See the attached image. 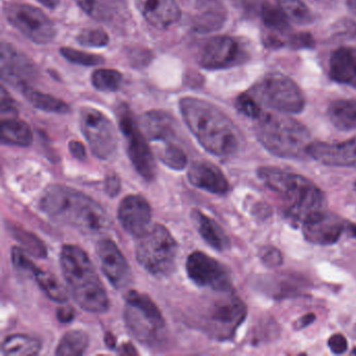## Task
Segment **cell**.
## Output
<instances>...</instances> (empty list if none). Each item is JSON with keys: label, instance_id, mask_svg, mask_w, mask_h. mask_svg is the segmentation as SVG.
<instances>
[{"label": "cell", "instance_id": "49", "mask_svg": "<svg viewBox=\"0 0 356 356\" xmlns=\"http://www.w3.org/2000/svg\"><path fill=\"white\" fill-rule=\"evenodd\" d=\"M105 341L106 343H107L108 347L110 348V349H114V348H115L116 339L115 337H113V334H112V333L108 332L107 334H106Z\"/></svg>", "mask_w": 356, "mask_h": 356}, {"label": "cell", "instance_id": "13", "mask_svg": "<svg viewBox=\"0 0 356 356\" xmlns=\"http://www.w3.org/2000/svg\"><path fill=\"white\" fill-rule=\"evenodd\" d=\"M304 238L316 245H331L339 241L343 233L356 236V225L347 222L339 216L327 212H318L302 224Z\"/></svg>", "mask_w": 356, "mask_h": 356}, {"label": "cell", "instance_id": "24", "mask_svg": "<svg viewBox=\"0 0 356 356\" xmlns=\"http://www.w3.org/2000/svg\"><path fill=\"white\" fill-rule=\"evenodd\" d=\"M89 16L97 22L111 24L124 19L128 13L127 0H76Z\"/></svg>", "mask_w": 356, "mask_h": 356}, {"label": "cell", "instance_id": "43", "mask_svg": "<svg viewBox=\"0 0 356 356\" xmlns=\"http://www.w3.org/2000/svg\"><path fill=\"white\" fill-rule=\"evenodd\" d=\"M120 189H122V183L118 175H110L106 178L105 191L109 197H116L120 193Z\"/></svg>", "mask_w": 356, "mask_h": 356}, {"label": "cell", "instance_id": "12", "mask_svg": "<svg viewBox=\"0 0 356 356\" xmlns=\"http://www.w3.org/2000/svg\"><path fill=\"white\" fill-rule=\"evenodd\" d=\"M8 22L24 36L38 44H47L57 35L54 22L38 8L26 3H10L5 8Z\"/></svg>", "mask_w": 356, "mask_h": 356}, {"label": "cell", "instance_id": "14", "mask_svg": "<svg viewBox=\"0 0 356 356\" xmlns=\"http://www.w3.org/2000/svg\"><path fill=\"white\" fill-rule=\"evenodd\" d=\"M249 54L245 45L229 36L213 37L204 45L200 53V65L206 70H224L243 64Z\"/></svg>", "mask_w": 356, "mask_h": 356}, {"label": "cell", "instance_id": "47", "mask_svg": "<svg viewBox=\"0 0 356 356\" xmlns=\"http://www.w3.org/2000/svg\"><path fill=\"white\" fill-rule=\"evenodd\" d=\"M118 353L124 354V355H133V354H137V351L130 343H127L120 346V349H118Z\"/></svg>", "mask_w": 356, "mask_h": 356}, {"label": "cell", "instance_id": "10", "mask_svg": "<svg viewBox=\"0 0 356 356\" xmlns=\"http://www.w3.org/2000/svg\"><path fill=\"white\" fill-rule=\"evenodd\" d=\"M118 124L127 138V151L135 170L147 182L154 181L157 174L155 158L145 139V135L137 126L127 106L124 105L118 109Z\"/></svg>", "mask_w": 356, "mask_h": 356}, {"label": "cell", "instance_id": "20", "mask_svg": "<svg viewBox=\"0 0 356 356\" xmlns=\"http://www.w3.org/2000/svg\"><path fill=\"white\" fill-rule=\"evenodd\" d=\"M137 9L154 28L166 30L181 18L176 0H135Z\"/></svg>", "mask_w": 356, "mask_h": 356}, {"label": "cell", "instance_id": "32", "mask_svg": "<svg viewBox=\"0 0 356 356\" xmlns=\"http://www.w3.org/2000/svg\"><path fill=\"white\" fill-rule=\"evenodd\" d=\"M279 9L293 24L306 26L314 22V14L301 0H277Z\"/></svg>", "mask_w": 356, "mask_h": 356}, {"label": "cell", "instance_id": "53", "mask_svg": "<svg viewBox=\"0 0 356 356\" xmlns=\"http://www.w3.org/2000/svg\"><path fill=\"white\" fill-rule=\"evenodd\" d=\"M354 188H355V191H356V182L354 183Z\"/></svg>", "mask_w": 356, "mask_h": 356}, {"label": "cell", "instance_id": "17", "mask_svg": "<svg viewBox=\"0 0 356 356\" xmlns=\"http://www.w3.org/2000/svg\"><path fill=\"white\" fill-rule=\"evenodd\" d=\"M97 253L102 270L112 286L116 289L128 286L132 281V270L118 245L112 239H102L97 243Z\"/></svg>", "mask_w": 356, "mask_h": 356}, {"label": "cell", "instance_id": "18", "mask_svg": "<svg viewBox=\"0 0 356 356\" xmlns=\"http://www.w3.org/2000/svg\"><path fill=\"white\" fill-rule=\"evenodd\" d=\"M118 218L127 233L135 237L143 236L151 225V205L141 195H128L118 206Z\"/></svg>", "mask_w": 356, "mask_h": 356}, {"label": "cell", "instance_id": "36", "mask_svg": "<svg viewBox=\"0 0 356 356\" xmlns=\"http://www.w3.org/2000/svg\"><path fill=\"white\" fill-rule=\"evenodd\" d=\"M60 53L67 61L78 64V65L97 66L104 63L103 57H101V56L85 53V51L70 49V47H62L60 49Z\"/></svg>", "mask_w": 356, "mask_h": 356}, {"label": "cell", "instance_id": "16", "mask_svg": "<svg viewBox=\"0 0 356 356\" xmlns=\"http://www.w3.org/2000/svg\"><path fill=\"white\" fill-rule=\"evenodd\" d=\"M0 70L3 82L20 91L30 87L38 74L34 62L8 43L1 44Z\"/></svg>", "mask_w": 356, "mask_h": 356}, {"label": "cell", "instance_id": "19", "mask_svg": "<svg viewBox=\"0 0 356 356\" xmlns=\"http://www.w3.org/2000/svg\"><path fill=\"white\" fill-rule=\"evenodd\" d=\"M307 155L324 165L356 168V136L339 143L312 141Z\"/></svg>", "mask_w": 356, "mask_h": 356}, {"label": "cell", "instance_id": "7", "mask_svg": "<svg viewBox=\"0 0 356 356\" xmlns=\"http://www.w3.org/2000/svg\"><path fill=\"white\" fill-rule=\"evenodd\" d=\"M124 318L131 334L143 345L157 346L163 337L165 321L153 300L145 293H127Z\"/></svg>", "mask_w": 356, "mask_h": 356}, {"label": "cell", "instance_id": "44", "mask_svg": "<svg viewBox=\"0 0 356 356\" xmlns=\"http://www.w3.org/2000/svg\"><path fill=\"white\" fill-rule=\"evenodd\" d=\"M74 316H76V312H74V309L72 306H61V307L57 309L58 321L60 323H63V324L72 322L74 318Z\"/></svg>", "mask_w": 356, "mask_h": 356}, {"label": "cell", "instance_id": "4", "mask_svg": "<svg viewBox=\"0 0 356 356\" xmlns=\"http://www.w3.org/2000/svg\"><path fill=\"white\" fill-rule=\"evenodd\" d=\"M59 259L62 274L76 304L90 314L107 312L109 297L88 254L78 245H65Z\"/></svg>", "mask_w": 356, "mask_h": 356}, {"label": "cell", "instance_id": "25", "mask_svg": "<svg viewBox=\"0 0 356 356\" xmlns=\"http://www.w3.org/2000/svg\"><path fill=\"white\" fill-rule=\"evenodd\" d=\"M193 220L202 238L216 251H226L230 247V241L222 227L200 210L193 211Z\"/></svg>", "mask_w": 356, "mask_h": 356}, {"label": "cell", "instance_id": "33", "mask_svg": "<svg viewBox=\"0 0 356 356\" xmlns=\"http://www.w3.org/2000/svg\"><path fill=\"white\" fill-rule=\"evenodd\" d=\"M12 235L15 237L16 241H19L20 245L35 257L45 258L47 255V247L43 241L31 233L30 231L24 230L18 226L12 227L10 229Z\"/></svg>", "mask_w": 356, "mask_h": 356}, {"label": "cell", "instance_id": "29", "mask_svg": "<svg viewBox=\"0 0 356 356\" xmlns=\"http://www.w3.org/2000/svg\"><path fill=\"white\" fill-rule=\"evenodd\" d=\"M22 92L24 93V97L28 99L29 103L36 109L58 114H66L70 111V106L64 103L62 99L33 89L31 86L24 88Z\"/></svg>", "mask_w": 356, "mask_h": 356}, {"label": "cell", "instance_id": "39", "mask_svg": "<svg viewBox=\"0 0 356 356\" xmlns=\"http://www.w3.org/2000/svg\"><path fill=\"white\" fill-rule=\"evenodd\" d=\"M235 106L241 113L252 120H257L262 114L259 103L250 93H243V95H239L235 102Z\"/></svg>", "mask_w": 356, "mask_h": 356}, {"label": "cell", "instance_id": "6", "mask_svg": "<svg viewBox=\"0 0 356 356\" xmlns=\"http://www.w3.org/2000/svg\"><path fill=\"white\" fill-rule=\"evenodd\" d=\"M247 318V306L232 289L216 291L206 298L197 314V324L203 332L216 341L233 339Z\"/></svg>", "mask_w": 356, "mask_h": 356}, {"label": "cell", "instance_id": "35", "mask_svg": "<svg viewBox=\"0 0 356 356\" xmlns=\"http://www.w3.org/2000/svg\"><path fill=\"white\" fill-rule=\"evenodd\" d=\"M159 158L164 165L174 170H184L188 162V158L184 149L176 143L165 145V147L159 152Z\"/></svg>", "mask_w": 356, "mask_h": 356}, {"label": "cell", "instance_id": "45", "mask_svg": "<svg viewBox=\"0 0 356 356\" xmlns=\"http://www.w3.org/2000/svg\"><path fill=\"white\" fill-rule=\"evenodd\" d=\"M70 153L72 154L74 158L79 160H84L86 158V149H85L83 143H79V141H70Z\"/></svg>", "mask_w": 356, "mask_h": 356}, {"label": "cell", "instance_id": "34", "mask_svg": "<svg viewBox=\"0 0 356 356\" xmlns=\"http://www.w3.org/2000/svg\"><path fill=\"white\" fill-rule=\"evenodd\" d=\"M91 82L102 92H114L122 86V74L115 70H97L91 76Z\"/></svg>", "mask_w": 356, "mask_h": 356}, {"label": "cell", "instance_id": "27", "mask_svg": "<svg viewBox=\"0 0 356 356\" xmlns=\"http://www.w3.org/2000/svg\"><path fill=\"white\" fill-rule=\"evenodd\" d=\"M329 120L331 124L341 131L356 129V101L341 99L335 101L328 107Z\"/></svg>", "mask_w": 356, "mask_h": 356}, {"label": "cell", "instance_id": "11", "mask_svg": "<svg viewBox=\"0 0 356 356\" xmlns=\"http://www.w3.org/2000/svg\"><path fill=\"white\" fill-rule=\"evenodd\" d=\"M80 124L95 157L107 160L113 156L118 145V132L105 114L93 108H84L81 111Z\"/></svg>", "mask_w": 356, "mask_h": 356}, {"label": "cell", "instance_id": "5", "mask_svg": "<svg viewBox=\"0 0 356 356\" xmlns=\"http://www.w3.org/2000/svg\"><path fill=\"white\" fill-rule=\"evenodd\" d=\"M255 133L262 147L277 157L300 159L307 155L310 134L293 118L264 113L256 120Z\"/></svg>", "mask_w": 356, "mask_h": 356}, {"label": "cell", "instance_id": "8", "mask_svg": "<svg viewBox=\"0 0 356 356\" xmlns=\"http://www.w3.org/2000/svg\"><path fill=\"white\" fill-rule=\"evenodd\" d=\"M177 255L178 243L163 225H154L139 237L136 245L137 261L153 276L161 278L172 274Z\"/></svg>", "mask_w": 356, "mask_h": 356}, {"label": "cell", "instance_id": "22", "mask_svg": "<svg viewBox=\"0 0 356 356\" xmlns=\"http://www.w3.org/2000/svg\"><path fill=\"white\" fill-rule=\"evenodd\" d=\"M140 124L143 132L152 141H161L168 145L175 143L178 135L174 118L160 110H153L143 114Z\"/></svg>", "mask_w": 356, "mask_h": 356}, {"label": "cell", "instance_id": "38", "mask_svg": "<svg viewBox=\"0 0 356 356\" xmlns=\"http://www.w3.org/2000/svg\"><path fill=\"white\" fill-rule=\"evenodd\" d=\"M285 18L286 16L280 9H275L270 6H264L262 8V20L270 30L280 33L285 32L287 30V22Z\"/></svg>", "mask_w": 356, "mask_h": 356}, {"label": "cell", "instance_id": "41", "mask_svg": "<svg viewBox=\"0 0 356 356\" xmlns=\"http://www.w3.org/2000/svg\"><path fill=\"white\" fill-rule=\"evenodd\" d=\"M17 114L18 109L15 101L7 92L5 87H1V115H3V120L6 116L7 118H16Z\"/></svg>", "mask_w": 356, "mask_h": 356}, {"label": "cell", "instance_id": "3", "mask_svg": "<svg viewBox=\"0 0 356 356\" xmlns=\"http://www.w3.org/2000/svg\"><path fill=\"white\" fill-rule=\"evenodd\" d=\"M257 175L264 184L282 200L284 216L296 227L326 210L324 193L305 177L274 166H262Z\"/></svg>", "mask_w": 356, "mask_h": 356}, {"label": "cell", "instance_id": "28", "mask_svg": "<svg viewBox=\"0 0 356 356\" xmlns=\"http://www.w3.org/2000/svg\"><path fill=\"white\" fill-rule=\"evenodd\" d=\"M41 341L26 334H12L6 337L1 347L3 355L29 356L37 355L41 351Z\"/></svg>", "mask_w": 356, "mask_h": 356}, {"label": "cell", "instance_id": "9", "mask_svg": "<svg viewBox=\"0 0 356 356\" xmlns=\"http://www.w3.org/2000/svg\"><path fill=\"white\" fill-rule=\"evenodd\" d=\"M254 95L260 103L281 113H300L305 106L300 87L291 78L279 72L264 76L254 86Z\"/></svg>", "mask_w": 356, "mask_h": 356}, {"label": "cell", "instance_id": "50", "mask_svg": "<svg viewBox=\"0 0 356 356\" xmlns=\"http://www.w3.org/2000/svg\"><path fill=\"white\" fill-rule=\"evenodd\" d=\"M347 3L350 11L356 16V0H347Z\"/></svg>", "mask_w": 356, "mask_h": 356}, {"label": "cell", "instance_id": "15", "mask_svg": "<svg viewBox=\"0 0 356 356\" xmlns=\"http://www.w3.org/2000/svg\"><path fill=\"white\" fill-rule=\"evenodd\" d=\"M186 270L191 280L197 286L207 287L214 291L232 289L228 270L204 252L195 251L188 256Z\"/></svg>", "mask_w": 356, "mask_h": 356}, {"label": "cell", "instance_id": "52", "mask_svg": "<svg viewBox=\"0 0 356 356\" xmlns=\"http://www.w3.org/2000/svg\"><path fill=\"white\" fill-rule=\"evenodd\" d=\"M318 1H329V0H318Z\"/></svg>", "mask_w": 356, "mask_h": 356}, {"label": "cell", "instance_id": "30", "mask_svg": "<svg viewBox=\"0 0 356 356\" xmlns=\"http://www.w3.org/2000/svg\"><path fill=\"white\" fill-rule=\"evenodd\" d=\"M31 276L36 279L37 284L44 291L45 295L58 303H65L68 300L67 291L61 282L58 280L55 275L41 270L38 266H35L33 268Z\"/></svg>", "mask_w": 356, "mask_h": 356}, {"label": "cell", "instance_id": "23", "mask_svg": "<svg viewBox=\"0 0 356 356\" xmlns=\"http://www.w3.org/2000/svg\"><path fill=\"white\" fill-rule=\"evenodd\" d=\"M329 76L334 82L356 87V49L339 47L329 62Z\"/></svg>", "mask_w": 356, "mask_h": 356}, {"label": "cell", "instance_id": "40", "mask_svg": "<svg viewBox=\"0 0 356 356\" xmlns=\"http://www.w3.org/2000/svg\"><path fill=\"white\" fill-rule=\"evenodd\" d=\"M260 259L266 266L275 268L282 264V254L274 247L264 248L260 252Z\"/></svg>", "mask_w": 356, "mask_h": 356}, {"label": "cell", "instance_id": "46", "mask_svg": "<svg viewBox=\"0 0 356 356\" xmlns=\"http://www.w3.org/2000/svg\"><path fill=\"white\" fill-rule=\"evenodd\" d=\"M316 321V314H307L302 316L301 318H298L295 323V329L297 330H301V329L306 328V327L309 326L310 324Z\"/></svg>", "mask_w": 356, "mask_h": 356}, {"label": "cell", "instance_id": "51", "mask_svg": "<svg viewBox=\"0 0 356 356\" xmlns=\"http://www.w3.org/2000/svg\"><path fill=\"white\" fill-rule=\"evenodd\" d=\"M351 354H355L356 355V348L355 349H353V351L351 352Z\"/></svg>", "mask_w": 356, "mask_h": 356}, {"label": "cell", "instance_id": "26", "mask_svg": "<svg viewBox=\"0 0 356 356\" xmlns=\"http://www.w3.org/2000/svg\"><path fill=\"white\" fill-rule=\"evenodd\" d=\"M1 141L5 145L29 147L33 143L32 129L17 118H5L1 122Z\"/></svg>", "mask_w": 356, "mask_h": 356}, {"label": "cell", "instance_id": "21", "mask_svg": "<svg viewBox=\"0 0 356 356\" xmlns=\"http://www.w3.org/2000/svg\"><path fill=\"white\" fill-rule=\"evenodd\" d=\"M187 176L191 185L213 195H226L230 189L224 172L210 162H195L189 168Z\"/></svg>", "mask_w": 356, "mask_h": 356}, {"label": "cell", "instance_id": "31", "mask_svg": "<svg viewBox=\"0 0 356 356\" xmlns=\"http://www.w3.org/2000/svg\"><path fill=\"white\" fill-rule=\"evenodd\" d=\"M90 339L88 333L84 330H70L62 337L56 355L59 356H80L86 352L89 347Z\"/></svg>", "mask_w": 356, "mask_h": 356}, {"label": "cell", "instance_id": "1", "mask_svg": "<svg viewBox=\"0 0 356 356\" xmlns=\"http://www.w3.org/2000/svg\"><path fill=\"white\" fill-rule=\"evenodd\" d=\"M179 107L185 124L208 153L228 157L238 151V130L216 106L197 97H184Z\"/></svg>", "mask_w": 356, "mask_h": 356}, {"label": "cell", "instance_id": "42", "mask_svg": "<svg viewBox=\"0 0 356 356\" xmlns=\"http://www.w3.org/2000/svg\"><path fill=\"white\" fill-rule=\"evenodd\" d=\"M328 347L334 354H343L347 351L348 341L346 337L341 333H335L331 335L328 339Z\"/></svg>", "mask_w": 356, "mask_h": 356}, {"label": "cell", "instance_id": "48", "mask_svg": "<svg viewBox=\"0 0 356 356\" xmlns=\"http://www.w3.org/2000/svg\"><path fill=\"white\" fill-rule=\"evenodd\" d=\"M38 1L49 9H56L59 5L60 0H38Z\"/></svg>", "mask_w": 356, "mask_h": 356}, {"label": "cell", "instance_id": "37", "mask_svg": "<svg viewBox=\"0 0 356 356\" xmlns=\"http://www.w3.org/2000/svg\"><path fill=\"white\" fill-rule=\"evenodd\" d=\"M78 42L86 47H104L109 43V35L103 29H86L76 38Z\"/></svg>", "mask_w": 356, "mask_h": 356}, {"label": "cell", "instance_id": "2", "mask_svg": "<svg viewBox=\"0 0 356 356\" xmlns=\"http://www.w3.org/2000/svg\"><path fill=\"white\" fill-rule=\"evenodd\" d=\"M41 210L58 224L86 234H101L110 227L107 212L92 197L61 184H53L41 195Z\"/></svg>", "mask_w": 356, "mask_h": 356}]
</instances>
